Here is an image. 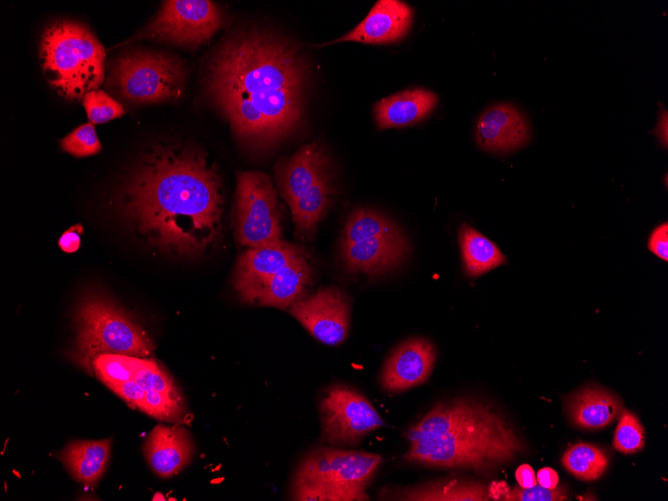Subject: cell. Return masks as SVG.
Segmentation results:
<instances>
[{
  "label": "cell",
  "mask_w": 668,
  "mask_h": 501,
  "mask_svg": "<svg viewBox=\"0 0 668 501\" xmlns=\"http://www.w3.org/2000/svg\"><path fill=\"white\" fill-rule=\"evenodd\" d=\"M326 166L327 157L318 142L302 146L277 164L278 189L289 206L327 174Z\"/></svg>",
  "instance_id": "e0dca14e"
},
{
  "label": "cell",
  "mask_w": 668,
  "mask_h": 501,
  "mask_svg": "<svg viewBox=\"0 0 668 501\" xmlns=\"http://www.w3.org/2000/svg\"><path fill=\"white\" fill-rule=\"evenodd\" d=\"M411 463L488 472L525 450L515 428L491 406L457 398L436 404L405 434Z\"/></svg>",
  "instance_id": "3957f363"
},
{
  "label": "cell",
  "mask_w": 668,
  "mask_h": 501,
  "mask_svg": "<svg viewBox=\"0 0 668 501\" xmlns=\"http://www.w3.org/2000/svg\"><path fill=\"white\" fill-rule=\"evenodd\" d=\"M112 82L119 93L131 101H167L181 95L184 70L181 63L169 55L136 52L116 61Z\"/></svg>",
  "instance_id": "52a82bcc"
},
{
  "label": "cell",
  "mask_w": 668,
  "mask_h": 501,
  "mask_svg": "<svg viewBox=\"0 0 668 501\" xmlns=\"http://www.w3.org/2000/svg\"><path fill=\"white\" fill-rule=\"evenodd\" d=\"M459 244L466 275L480 276L506 262L497 245L467 224L459 228Z\"/></svg>",
  "instance_id": "cb8c5ba5"
},
{
  "label": "cell",
  "mask_w": 668,
  "mask_h": 501,
  "mask_svg": "<svg viewBox=\"0 0 668 501\" xmlns=\"http://www.w3.org/2000/svg\"><path fill=\"white\" fill-rule=\"evenodd\" d=\"M656 134L658 135L661 142H664V146L667 145V112L664 111V114L660 116L658 122Z\"/></svg>",
  "instance_id": "f35d334b"
},
{
  "label": "cell",
  "mask_w": 668,
  "mask_h": 501,
  "mask_svg": "<svg viewBox=\"0 0 668 501\" xmlns=\"http://www.w3.org/2000/svg\"><path fill=\"white\" fill-rule=\"evenodd\" d=\"M413 21V10L399 0H379L351 31L326 44L359 42L388 44L403 39ZM324 44V45H326Z\"/></svg>",
  "instance_id": "9a60e30c"
},
{
  "label": "cell",
  "mask_w": 668,
  "mask_h": 501,
  "mask_svg": "<svg viewBox=\"0 0 668 501\" xmlns=\"http://www.w3.org/2000/svg\"><path fill=\"white\" fill-rule=\"evenodd\" d=\"M648 249L660 259H668V224L664 222L657 226L648 239Z\"/></svg>",
  "instance_id": "e575fe53"
},
{
  "label": "cell",
  "mask_w": 668,
  "mask_h": 501,
  "mask_svg": "<svg viewBox=\"0 0 668 501\" xmlns=\"http://www.w3.org/2000/svg\"><path fill=\"white\" fill-rule=\"evenodd\" d=\"M222 11L207 0L164 1L156 17L140 34L180 45L207 41L221 26Z\"/></svg>",
  "instance_id": "30bf717a"
},
{
  "label": "cell",
  "mask_w": 668,
  "mask_h": 501,
  "mask_svg": "<svg viewBox=\"0 0 668 501\" xmlns=\"http://www.w3.org/2000/svg\"><path fill=\"white\" fill-rule=\"evenodd\" d=\"M333 194V185L326 174L289 206L298 237L309 239L314 235L332 203Z\"/></svg>",
  "instance_id": "603a6c76"
},
{
  "label": "cell",
  "mask_w": 668,
  "mask_h": 501,
  "mask_svg": "<svg viewBox=\"0 0 668 501\" xmlns=\"http://www.w3.org/2000/svg\"><path fill=\"white\" fill-rule=\"evenodd\" d=\"M397 500L483 501L490 500L489 489L477 482L439 481L406 488L393 497Z\"/></svg>",
  "instance_id": "d4e9b609"
},
{
  "label": "cell",
  "mask_w": 668,
  "mask_h": 501,
  "mask_svg": "<svg viewBox=\"0 0 668 501\" xmlns=\"http://www.w3.org/2000/svg\"><path fill=\"white\" fill-rule=\"evenodd\" d=\"M537 481L545 488L554 489L558 486L559 477L555 470L545 467L538 471Z\"/></svg>",
  "instance_id": "74e56055"
},
{
  "label": "cell",
  "mask_w": 668,
  "mask_h": 501,
  "mask_svg": "<svg viewBox=\"0 0 668 501\" xmlns=\"http://www.w3.org/2000/svg\"><path fill=\"white\" fill-rule=\"evenodd\" d=\"M108 387L123 399H125L128 403H131L140 410H143L145 391L134 380L109 384Z\"/></svg>",
  "instance_id": "836d02e7"
},
{
  "label": "cell",
  "mask_w": 668,
  "mask_h": 501,
  "mask_svg": "<svg viewBox=\"0 0 668 501\" xmlns=\"http://www.w3.org/2000/svg\"><path fill=\"white\" fill-rule=\"evenodd\" d=\"M382 457L378 454L319 447L299 465L291 490L293 500H368L365 493Z\"/></svg>",
  "instance_id": "5b68a950"
},
{
  "label": "cell",
  "mask_w": 668,
  "mask_h": 501,
  "mask_svg": "<svg viewBox=\"0 0 668 501\" xmlns=\"http://www.w3.org/2000/svg\"><path fill=\"white\" fill-rule=\"evenodd\" d=\"M83 228L81 225H75L65 231L59 238L58 245L66 253H73L80 247L81 234Z\"/></svg>",
  "instance_id": "d590c367"
},
{
  "label": "cell",
  "mask_w": 668,
  "mask_h": 501,
  "mask_svg": "<svg viewBox=\"0 0 668 501\" xmlns=\"http://www.w3.org/2000/svg\"><path fill=\"white\" fill-rule=\"evenodd\" d=\"M435 360V347L426 338L415 337L402 342L383 366L382 388L395 393L423 384L431 375Z\"/></svg>",
  "instance_id": "4fadbf2b"
},
{
  "label": "cell",
  "mask_w": 668,
  "mask_h": 501,
  "mask_svg": "<svg viewBox=\"0 0 668 501\" xmlns=\"http://www.w3.org/2000/svg\"><path fill=\"white\" fill-rule=\"evenodd\" d=\"M615 430L614 448L624 454H632L644 447V429L637 416L627 409L619 415Z\"/></svg>",
  "instance_id": "f546056e"
},
{
  "label": "cell",
  "mask_w": 668,
  "mask_h": 501,
  "mask_svg": "<svg viewBox=\"0 0 668 501\" xmlns=\"http://www.w3.org/2000/svg\"><path fill=\"white\" fill-rule=\"evenodd\" d=\"M193 451L191 437L183 427L157 425L144 446L150 467L163 478L171 477L187 466Z\"/></svg>",
  "instance_id": "d6986e66"
},
{
  "label": "cell",
  "mask_w": 668,
  "mask_h": 501,
  "mask_svg": "<svg viewBox=\"0 0 668 501\" xmlns=\"http://www.w3.org/2000/svg\"><path fill=\"white\" fill-rule=\"evenodd\" d=\"M304 252L303 247L284 239L247 248L237 259L233 276L239 297L250 303L265 281Z\"/></svg>",
  "instance_id": "7c38bea8"
},
{
  "label": "cell",
  "mask_w": 668,
  "mask_h": 501,
  "mask_svg": "<svg viewBox=\"0 0 668 501\" xmlns=\"http://www.w3.org/2000/svg\"><path fill=\"white\" fill-rule=\"evenodd\" d=\"M60 145L65 152L76 157L91 156L101 150L94 124L91 122L74 129L60 141Z\"/></svg>",
  "instance_id": "1f68e13d"
},
{
  "label": "cell",
  "mask_w": 668,
  "mask_h": 501,
  "mask_svg": "<svg viewBox=\"0 0 668 501\" xmlns=\"http://www.w3.org/2000/svg\"><path fill=\"white\" fill-rule=\"evenodd\" d=\"M111 439L69 443L58 458L71 475L86 486L94 485L103 474L110 455Z\"/></svg>",
  "instance_id": "7402d4cb"
},
{
  "label": "cell",
  "mask_w": 668,
  "mask_h": 501,
  "mask_svg": "<svg viewBox=\"0 0 668 501\" xmlns=\"http://www.w3.org/2000/svg\"><path fill=\"white\" fill-rule=\"evenodd\" d=\"M135 356L122 354H100L94 358L91 367L108 386L133 379Z\"/></svg>",
  "instance_id": "f1b7e54d"
},
{
  "label": "cell",
  "mask_w": 668,
  "mask_h": 501,
  "mask_svg": "<svg viewBox=\"0 0 668 501\" xmlns=\"http://www.w3.org/2000/svg\"><path fill=\"white\" fill-rule=\"evenodd\" d=\"M437 104V96L424 88L408 89L382 98L374 106L380 129L416 124L426 118Z\"/></svg>",
  "instance_id": "ffe728a7"
},
{
  "label": "cell",
  "mask_w": 668,
  "mask_h": 501,
  "mask_svg": "<svg viewBox=\"0 0 668 501\" xmlns=\"http://www.w3.org/2000/svg\"><path fill=\"white\" fill-rule=\"evenodd\" d=\"M341 246V257L351 272L377 276L400 266L409 253V242L399 229L395 232Z\"/></svg>",
  "instance_id": "5bb4252c"
},
{
  "label": "cell",
  "mask_w": 668,
  "mask_h": 501,
  "mask_svg": "<svg viewBox=\"0 0 668 501\" xmlns=\"http://www.w3.org/2000/svg\"><path fill=\"white\" fill-rule=\"evenodd\" d=\"M623 410L620 399L597 386H587L567 400L572 423L583 429H601L612 423Z\"/></svg>",
  "instance_id": "44dd1931"
},
{
  "label": "cell",
  "mask_w": 668,
  "mask_h": 501,
  "mask_svg": "<svg viewBox=\"0 0 668 501\" xmlns=\"http://www.w3.org/2000/svg\"><path fill=\"white\" fill-rule=\"evenodd\" d=\"M235 232L238 243L247 248L283 239L276 189L265 173L238 174Z\"/></svg>",
  "instance_id": "ba28073f"
},
{
  "label": "cell",
  "mask_w": 668,
  "mask_h": 501,
  "mask_svg": "<svg viewBox=\"0 0 668 501\" xmlns=\"http://www.w3.org/2000/svg\"><path fill=\"white\" fill-rule=\"evenodd\" d=\"M306 65L299 50L257 31L235 35L208 71L212 98L240 139L257 145L293 133L303 117Z\"/></svg>",
  "instance_id": "7a4b0ae2"
},
{
  "label": "cell",
  "mask_w": 668,
  "mask_h": 501,
  "mask_svg": "<svg viewBox=\"0 0 668 501\" xmlns=\"http://www.w3.org/2000/svg\"><path fill=\"white\" fill-rule=\"evenodd\" d=\"M400 228L379 212L357 209L347 218L340 245H347L372 237L386 235Z\"/></svg>",
  "instance_id": "4316f807"
},
{
  "label": "cell",
  "mask_w": 668,
  "mask_h": 501,
  "mask_svg": "<svg viewBox=\"0 0 668 501\" xmlns=\"http://www.w3.org/2000/svg\"><path fill=\"white\" fill-rule=\"evenodd\" d=\"M503 498L508 501H559L567 499V494L563 486L548 489L537 483L530 488H507Z\"/></svg>",
  "instance_id": "d6a6232c"
},
{
  "label": "cell",
  "mask_w": 668,
  "mask_h": 501,
  "mask_svg": "<svg viewBox=\"0 0 668 501\" xmlns=\"http://www.w3.org/2000/svg\"><path fill=\"white\" fill-rule=\"evenodd\" d=\"M104 59V48L80 23L59 21L43 34L41 60L45 78L67 99H79L100 86Z\"/></svg>",
  "instance_id": "277c9868"
},
{
  "label": "cell",
  "mask_w": 668,
  "mask_h": 501,
  "mask_svg": "<svg viewBox=\"0 0 668 501\" xmlns=\"http://www.w3.org/2000/svg\"><path fill=\"white\" fill-rule=\"evenodd\" d=\"M322 440L334 445H355L366 434L385 426L371 403L356 390L335 385L320 403Z\"/></svg>",
  "instance_id": "9c48e42d"
},
{
  "label": "cell",
  "mask_w": 668,
  "mask_h": 501,
  "mask_svg": "<svg viewBox=\"0 0 668 501\" xmlns=\"http://www.w3.org/2000/svg\"><path fill=\"white\" fill-rule=\"evenodd\" d=\"M123 205L137 231L174 256L204 255L221 233V178L216 166L196 149L153 150L127 186Z\"/></svg>",
  "instance_id": "6da1fadb"
},
{
  "label": "cell",
  "mask_w": 668,
  "mask_h": 501,
  "mask_svg": "<svg viewBox=\"0 0 668 501\" xmlns=\"http://www.w3.org/2000/svg\"><path fill=\"white\" fill-rule=\"evenodd\" d=\"M313 276L310 257L305 251L265 281L250 303L289 308L306 296L308 288L313 284Z\"/></svg>",
  "instance_id": "ac0fdd59"
},
{
  "label": "cell",
  "mask_w": 668,
  "mask_h": 501,
  "mask_svg": "<svg viewBox=\"0 0 668 501\" xmlns=\"http://www.w3.org/2000/svg\"><path fill=\"white\" fill-rule=\"evenodd\" d=\"M529 137L527 120L511 104H496L483 112L477 121L476 142L487 151L509 152L524 145Z\"/></svg>",
  "instance_id": "2e32d148"
},
{
  "label": "cell",
  "mask_w": 668,
  "mask_h": 501,
  "mask_svg": "<svg viewBox=\"0 0 668 501\" xmlns=\"http://www.w3.org/2000/svg\"><path fill=\"white\" fill-rule=\"evenodd\" d=\"M289 312L323 344L339 345L348 335L350 299L336 287L320 288L306 295L290 306Z\"/></svg>",
  "instance_id": "8fae6325"
},
{
  "label": "cell",
  "mask_w": 668,
  "mask_h": 501,
  "mask_svg": "<svg viewBox=\"0 0 668 501\" xmlns=\"http://www.w3.org/2000/svg\"><path fill=\"white\" fill-rule=\"evenodd\" d=\"M82 103L92 124L105 123L121 117L125 112L118 101L101 90L86 93Z\"/></svg>",
  "instance_id": "4dcf8cb0"
},
{
  "label": "cell",
  "mask_w": 668,
  "mask_h": 501,
  "mask_svg": "<svg viewBox=\"0 0 668 501\" xmlns=\"http://www.w3.org/2000/svg\"><path fill=\"white\" fill-rule=\"evenodd\" d=\"M608 463L609 457L603 449L586 443L571 446L562 457L563 466L572 475L584 481L601 477Z\"/></svg>",
  "instance_id": "484cf974"
},
{
  "label": "cell",
  "mask_w": 668,
  "mask_h": 501,
  "mask_svg": "<svg viewBox=\"0 0 668 501\" xmlns=\"http://www.w3.org/2000/svg\"><path fill=\"white\" fill-rule=\"evenodd\" d=\"M132 380L144 390H155L182 400L181 394L171 377L154 360L135 356Z\"/></svg>",
  "instance_id": "83f0119b"
},
{
  "label": "cell",
  "mask_w": 668,
  "mask_h": 501,
  "mask_svg": "<svg viewBox=\"0 0 668 501\" xmlns=\"http://www.w3.org/2000/svg\"><path fill=\"white\" fill-rule=\"evenodd\" d=\"M515 476L521 488H530L537 484L534 470L528 464L519 466L515 472Z\"/></svg>",
  "instance_id": "8d00e7d4"
},
{
  "label": "cell",
  "mask_w": 668,
  "mask_h": 501,
  "mask_svg": "<svg viewBox=\"0 0 668 501\" xmlns=\"http://www.w3.org/2000/svg\"><path fill=\"white\" fill-rule=\"evenodd\" d=\"M74 323L77 336L72 357L86 367L100 354L146 357L154 350L144 329L100 292H89L82 297Z\"/></svg>",
  "instance_id": "8992f818"
}]
</instances>
